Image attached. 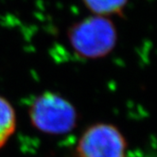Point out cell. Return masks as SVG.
Masks as SVG:
<instances>
[{
    "label": "cell",
    "instance_id": "277c9868",
    "mask_svg": "<svg viewBox=\"0 0 157 157\" xmlns=\"http://www.w3.org/2000/svg\"><path fill=\"white\" fill-rule=\"evenodd\" d=\"M15 129V114L8 100L0 97V148L8 141Z\"/></svg>",
    "mask_w": 157,
    "mask_h": 157
},
{
    "label": "cell",
    "instance_id": "7a4b0ae2",
    "mask_svg": "<svg viewBox=\"0 0 157 157\" xmlns=\"http://www.w3.org/2000/svg\"><path fill=\"white\" fill-rule=\"evenodd\" d=\"M29 116L38 130L51 134L70 132L76 125L77 113L73 105L61 96L44 93L33 101Z\"/></svg>",
    "mask_w": 157,
    "mask_h": 157
},
{
    "label": "cell",
    "instance_id": "6da1fadb",
    "mask_svg": "<svg viewBox=\"0 0 157 157\" xmlns=\"http://www.w3.org/2000/svg\"><path fill=\"white\" fill-rule=\"evenodd\" d=\"M69 40L74 50L86 58H100L109 54L116 46L117 31L106 17H87L73 26Z\"/></svg>",
    "mask_w": 157,
    "mask_h": 157
},
{
    "label": "cell",
    "instance_id": "3957f363",
    "mask_svg": "<svg viewBox=\"0 0 157 157\" xmlns=\"http://www.w3.org/2000/svg\"><path fill=\"white\" fill-rule=\"evenodd\" d=\"M126 141L113 125L99 123L87 129L78 144L80 157H125Z\"/></svg>",
    "mask_w": 157,
    "mask_h": 157
},
{
    "label": "cell",
    "instance_id": "5b68a950",
    "mask_svg": "<svg viewBox=\"0 0 157 157\" xmlns=\"http://www.w3.org/2000/svg\"><path fill=\"white\" fill-rule=\"evenodd\" d=\"M86 7L96 15H111L120 13L127 4V0H82Z\"/></svg>",
    "mask_w": 157,
    "mask_h": 157
}]
</instances>
